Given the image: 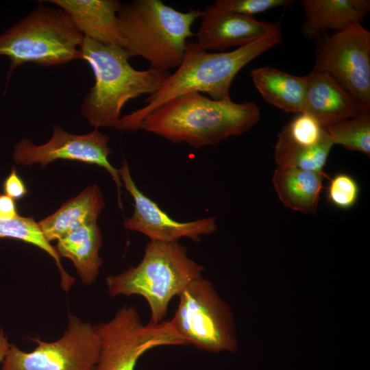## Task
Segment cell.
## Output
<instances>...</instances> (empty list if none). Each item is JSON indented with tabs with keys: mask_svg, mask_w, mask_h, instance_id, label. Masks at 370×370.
I'll use <instances>...</instances> for the list:
<instances>
[{
	"mask_svg": "<svg viewBox=\"0 0 370 370\" xmlns=\"http://www.w3.org/2000/svg\"><path fill=\"white\" fill-rule=\"evenodd\" d=\"M282 38L279 28L233 51L217 53L207 52L196 42H187L184 57L175 73L145 99V106L121 117L115 129L136 131L149 114L169 100L186 93L204 92L217 100L229 98L237 73L256 57L278 45Z\"/></svg>",
	"mask_w": 370,
	"mask_h": 370,
	"instance_id": "cell-1",
	"label": "cell"
},
{
	"mask_svg": "<svg viewBox=\"0 0 370 370\" xmlns=\"http://www.w3.org/2000/svg\"><path fill=\"white\" fill-rule=\"evenodd\" d=\"M260 115L255 102L238 103L230 97L217 100L193 92L175 97L149 114L139 130L199 149L243 134L258 123Z\"/></svg>",
	"mask_w": 370,
	"mask_h": 370,
	"instance_id": "cell-2",
	"label": "cell"
},
{
	"mask_svg": "<svg viewBox=\"0 0 370 370\" xmlns=\"http://www.w3.org/2000/svg\"><path fill=\"white\" fill-rule=\"evenodd\" d=\"M81 59L91 67L95 84L85 95L80 112L96 129L115 128L124 106L142 95L157 91L169 74L166 71H139L129 62L127 51L106 46L86 37L81 49Z\"/></svg>",
	"mask_w": 370,
	"mask_h": 370,
	"instance_id": "cell-3",
	"label": "cell"
},
{
	"mask_svg": "<svg viewBox=\"0 0 370 370\" xmlns=\"http://www.w3.org/2000/svg\"><path fill=\"white\" fill-rule=\"evenodd\" d=\"M201 11H177L160 0H134L121 3L117 12L119 32L130 58L140 56L151 68L178 67L186 53L191 27Z\"/></svg>",
	"mask_w": 370,
	"mask_h": 370,
	"instance_id": "cell-4",
	"label": "cell"
},
{
	"mask_svg": "<svg viewBox=\"0 0 370 370\" xmlns=\"http://www.w3.org/2000/svg\"><path fill=\"white\" fill-rule=\"evenodd\" d=\"M204 268L188 256L187 247L178 242L150 241L142 260L136 267L106 278L109 295H139L146 300L152 323L164 321L169 303Z\"/></svg>",
	"mask_w": 370,
	"mask_h": 370,
	"instance_id": "cell-5",
	"label": "cell"
},
{
	"mask_svg": "<svg viewBox=\"0 0 370 370\" xmlns=\"http://www.w3.org/2000/svg\"><path fill=\"white\" fill-rule=\"evenodd\" d=\"M84 35L62 9L38 7L0 35V56L10 58L7 81L18 66L43 67L81 59Z\"/></svg>",
	"mask_w": 370,
	"mask_h": 370,
	"instance_id": "cell-6",
	"label": "cell"
},
{
	"mask_svg": "<svg viewBox=\"0 0 370 370\" xmlns=\"http://www.w3.org/2000/svg\"><path fill=\"white\" fill-rule=\"evenodd\" d=\"M178 297L170 322L188 344L214 353L236 351L231 311L208 280L203 276L195 279Z\"/></svg>",
	"mask_w": 370,
	"mask_h": 370,
	"instance_id": "cell-7",
	"label": "cell"
},
{
	"mask_svg": "<svg viewBox=\"0 0 370 370\" xmlns=\"http://www.w3.org/2000/svg\"><path fill=\"white\" fill-rule=\"evenodd\" d=\"M95 326L99 352L94 370H134L138 359L150 349L188 345L170 321L143 324L132 306H123L111 319Z\"/></svg>",
	"mask_w": 370,
	"mask_h": 370,
	"instance_id": "cell-8",
	"label": "cell"
},
{
	"mask_svg": "<svg viewBox=\"0 0 370 370\" xmlns=\"http://www.w3.org/2000/svg\"><path fill=\"white\" fill-rule=\"evenodd\" d=\"M314 71L331 76L361 106L370 108V33L361 23L316 39Z\"/></svg>",
	"mask_w": 370,
	"mask_h": 370,
	"instance_id": "cell-9",
	"label": "cell"
},
{
	"mask_svg": "<svg viewBox=\"0 0 370 370\" xmlns=\"http://www.w3.org/2000/svg\"><path fill=\"white\" fill-rule=\"evenodd\" d=\"M37 347L25 352L10 344L1 370H94L99 352L95 326L69 313L66 330L53 342L32 338Z\"/></svg>",
	"mask_w": 370,
	"mask_h": 370,
	"instance_id": "cell-10",
	"label": "cell"
},
{
	"mask_svg": "<svg viewBox=\"0 0 370 370\" xmlns=\"http://www.w3.org/2000/svg\"><path fill=\"white\" fill-rule=\"evenodd\" d=\"M110 136L95 129L82 135L66 132L58 125L53 127V135L49 140L36 145L24 138L14 146L13 158L19 164L30 165L38 163L42 167L55 160L64 159L95 164L104 168L114 181L118 193V204L123 209L121 187L123 186L118 169L111 165L108 156L112 153L108 147Z\"/></svg>",
	"mask_w": 370,
	"mask_h": 370,
	"instance_id": "cell-11",
	"label": "cell"
},
{
	"mask_svg": "<svg viewBox=\"0 0 370 370\" xmlns=\"http://www.w3.org/2000/svg\"><path fill=\"white\" fill-rule=\"evenodd\" d=\"M118 171L122 184L134 203L132 216L123 221L125 229L141 233L150 241L164 243L178 242L182 238L198 243L201 241V236L212 234L217 230L215 217L188 222H179L170 217L138 188L132 178L125 158L123 159L121 167Z\"/></svg>",
	"mask_w": 370,
	"mask_h": 370,
	"instance_id": "cell-12",
	"label": "cell"
},
{
	"mask_svg": "<svg viewBox=\"0 0 370 370\" xmlns=\"http://www.w3.org/2000/svg\"><path fill=\"white\" fill-rule=\"evenodd\" d=\"M201 21L195 36L196 43L204 50H224L251 43L280 27V23L256 20L212 4L201 11Z\"/></svg>",
	"mask_w": 370,
	"mask_h": 370,
	"instance_id": "cell-13",
	"label": "cell"
},
{
	"mask_svg": "<svg viewBox=\"0 0 370 370\" xmlns=\"http://www.w3.org/2000/svg\"><path fill=\"white\" fill-rule=\"evenodd\" d=\"M64 10L84 35L106 46L125 49V40L119 32L117 0H48Z\"/></svg>",
	"mask_w": 370,
	"mask_h": 370,
	"instance_id": "cell-14",
	"label": "cell"
},
{
	"mask_svg": "<svg viewBox=\"0 0 370 370\" xmlns=\"http://www.w3.org/2000/svg\"><path fill=\"white\" fill-rule=\"evenodd\" d=\"M363 108L328 74L311 71L301 113L326 125L357 115Z\"/></svg>",
	"mask_w": 370,
	"mask_h": 370,
	"instance_id": "cell-15",
	"label": "cell"
},
{
	"mask_svg": "<svg viewBox=\"0 0 370 370\" xmlns=\"http://www.w3.org/2000/svg\"><path fill=\"white\" fill-rule=\"evenodd\" d=\"M305 21L303 36L317 39L326 31L336 32L361 23L370 10L369 0H302Z\"/></svg>",
	"mask_w": 370,
	"mask_h": 370,
	"instance_id": "cell-16",
	"label": "cell"
},
{
	"mask_svg": "<svg viewBox=\"0 0 370 370\" xmlns=\"http://www.w3.org/2000/svg\"><path fill=\"white\" fill-rule=\"evenodd\" d=\"M105 202L99 188L89 186L77 197L64 204L38 225L46 239L59 240L70 232L84 225L97 223Z\"/></svg>",
	"mask_w": 370,
	"mask_h": 370,
	"instance_id": "cell-17",
	"label": "cell"
},
{
	"mask_svg": "<svg viewBox=\"0 0 370 370\" xmlns=\"http://www.w3.org/2000/svg\"><path fill=\"white\" fill-rule=\"evenodd\" d=\"M323 173L297 168L277 166L273 183L280 200L290 209L303 213L317 211L323 180Z\"/></svg>",
	"mask_w": 370,
	"mask_h": 370,
	"instance_id": "cell-18",
	"label": "cell"
},
{
	"mask_svg": "<svg viewBox=\"0 0 370 370\" xmlns=\"http://www.w3.org/2000/svg\"><path fill=\"white\" fill-rule=\"evenodd\" d=\"M250 75L254 86L267 103L286 112H302L306 75H294L271 66L253 69Z\"/></svg>",
	"mask_w": 370,
	"mask_h": 370,
	"instance_id": "cell-19",
	"label": "cell"
},
{
	"mask_svg": "<svg viewBox=\"0 0 370 370\" xmlns=\"http://www.w3.org/2000/svg\"><path fill=\"white\" fill-rule=\"evenodd\" d=\"M102 235L97 223L84 225L58 241L56 247L60 256L71 259L84 284L94 282L103 261L99 251Z\"/></svg>",
	"mask_w": 370,
	"mask_h": 370,
	"instance_id": "cell-20",
	"label": "cell"
},
{
	"mask_svg": "<svg viewBox=\"0 0 370 370\" xmlns=\"http://www.w3.org/2000/svg\"><path fill=\"white\" fill-rule=\"evenodd\" d=\"M333 145L330 138L318 145L306 147L293 144L278 136L274 158L278 166L323 173Z\"/></svg>",
	"mask_w": 370,
	"mask_h": 370,
	"instance_id": "cell-21",
	"label": "cell"
},
{
	"mask_svg": "<svg viewBox=\"0 0 370 370\" xmlns=\"http://www.w3.org/2000/svg\"><path fill=\"white\" fill-rule=\"evenodd\" d=\"M12 238L31 243L47 253L53 258L60 273L61 285L67 291L73 284L75 279L64 269L60 262V256L45 237L38 223L32 217L18 216L13 219H0V238Z\"/></svg>",
	"mask_w": 370,
	"mask_h": 370,
	"instance_id": "cell-22",
	"label": "cell"
},
{
	"mask_svg": "<svg viewBox=\"0 0 370 370\" xmlns=\"http://www.w3.org/2000/svg\"><path fill=\"white\" fill-rule=\"evenodd\" d=\"M333 145L370 156V108L357 115L324 125Z\"/></svg>",
	"mask_w": 370,
	"mask_h": 370,
	"instance_id": "cell-23",
	"label": "cell"
},
{
	"mask_svg": "<svg viewBox=\"0 0 370 370\" xmlns=\"http://www.w3.org/2000/svg\"><path fill=\"white\" fill-rule=\"evenodd\" d=\"M360 187L351 175L340 173L330 179L327 197L330 203L341 210L353 208L358 201Z\"/></svg>",
	"mask_w": 370,
	"mask_h": 370,
	"instance_id": "cell-24",
	"label": "cell"
},
{
	"mask_svg": "<svg viewBox=\"0 0 370 370\" xmlns=\"http://www.w3.org/2000/svg\"><path fill=\"white\" fill-rule=\"evenodd\" d=\"M293 0H217L214 4L241 14L252 16L278 7L291 6Z\"/></svg>",
	"mask_w": 370,
	"mask_h": 370,
	"instance_id": "cell-25",
	"label": "cell"
},
{
	"mask_svg": "<svg viewBox=\"0 0 370 370\" xmlns=\"http://www.w3.org/2000/svg\"><path fill=\"white\" fill-rule=\"evenodd\" d=\"M3 190L5 195L14 200L23 197L27 193L24 182L18 175L14 167H12L10 173L3 182Z\"/></svg>",
	"mask_w": 370,
	"mask_h": 370,
	"instance_id": "cell-26",
	"label": "cell"
},
{
	"mask_svg": "<svg viewBox=\"0 0 370 370\" xmlns=\"http://www.w3.org/2000/svg\"><path fill=\"white\" fill-rule=\"evenodd\" d=\"M18 216L15 200L5 194H0V219H13Z\"/></svg>",
	"mask_w": 370,
	"mask_h": 370,
	"instance_id": "cell-27",
	"label": "cell"
},
{
	"mask_svg": "<svg viewBox=\"0 0 370 370\" xmlns=\"http://www.w3.org/2000/svg\"><path fill=\"white\" fill-rule=\"evenodd\" d=\"M10 344L5 336L2 330H0V362H3Z\"/></svg>",
	"mask_w": 370,
	"mask_h": 370,
	"instance_id": "cell-28",
	"label": "cell"
}]
</instances>
